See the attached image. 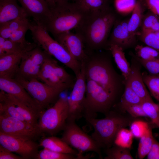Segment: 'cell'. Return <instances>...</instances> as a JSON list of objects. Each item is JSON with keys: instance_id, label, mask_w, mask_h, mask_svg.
Returning a JSON list of instances; mask_svg holds the SVG:
<instances>
[{"instance_id": "obj_40", "label": "cell", "mask_w": 159, "mask_h": 159, "mask_svg": "<svg viewBox=\"0 0 159 159\" xmlns=\"http://www.w3.org/2000/svg\"><path fill=\"white\" fill-rule=\"evenodd\" d=\"M150 126L147 122L143 120H134L130 125V130L134 137L140 138L145 134Z\"/></svg>"}, {"instance_id": "obj_7", "label": "cell", "mask_w": 159, "mask_h": 159, "mask_svg": "<svg viewBox=\"0 0 159 159\" xmlns=\"http://www.w3.org/2000/svg\"><path fill=\"white\" fill-rule=\"evenodd\" d=\"M69 113L68 97H59L52 106L43 111L38 120V127L44 135L54 136L63 130Z\"/></svg>"}, {"instance_id": "obj_48", "label": "cell", "mask_w": 159, "mask_h": 159, "mask_svg": "<svg viewBox=\"0 0 159 159\" xmlns=\"http://www.w3.org/2000/svg\"><path fill=\"white\" fill-rule=\"evenodd\" d=\"M81 0H54L55 4L56 3H71L79 4Z\"/></svg>"}, {"instance_id": "obj_10", "label": "cell", "mask_w": 159, "mask_h": 159, "mask_svg": "<svg viewBox=\"0 0 159 159\" xmlns=\"http://www.w3.org/2000/svg\"><path fill=\"white\" fill-rule=\"evenodd\" d=\"M72 90L69 97V113L67 121H76L83 117L84 105L87 88L85 62L81 64L80 71L76 76Z\"/></svg>"}, {"instance_id": "obj_27", "label": "cell", "mask_w": 159, "mask_h": 159, "mask_svg": "<svg viewBox=\"0 0 159 159\" xmlns=\"http://www.w3.org/2000/svg\"><path fill=\"white\" fill-rule=\"evenodd\" d=\"M0 115H6L25 121L8 94L1 90L0 92Z\"/></svg>"}, {"instance_id": "obj_46", "label": "cell", "mask_w": 159, "mask_h": 159, "mask_svg": "<svg viewBox=\"0 0 159 159\" xmlns=\"http://www.w3.org/2000/svg\"><path fill=\"white\" fill-rule=\"evenodd\" d=\"M0 145V159H23Z\"/></svg>"}, {"instance_id": "obj_4", "label": "cell", "mask_w": 159, "mask_h": 159, "mask_svg": "<svg viewBox=\"0 0 159 159\" xmlns=\"http://www.w3.org/2000/svg\"><path fill=\"white\" fill-rule=\"evenodd\" d=\"M86 78L94 81L116 99L120 82L110 61L99 55H89L85 62Z\"/></svg>"}, {"instance_id": "obj_34", "label": "cell", "mask_w": 159, "mask_h": 159, "mask_svg": "<svg viewBox=\"0 0 159 159\" xmlns=\"http://www.w3.org/2000/svg\"><path fill=\"white\" fill-rule=\"evenodd\" d=\"M139 34L143 42L159 52V31L141 30Z\"/></svg>"}, {"instance_id": "obj_29", "label": "cell", "mask_w": 159, "mask_h": 159, "mask_svg": "<svg viewBox=\"0 0 159 159\" xmlns=\"http://www.w3.org/2000/svg\"><path fill=\"white\" fill-rule=\"evenodd\" d=\"M79 4L88 13L102 11L111 8L110 0H81Z\"/></svg>"}, {"instance_id": "obj_30", "label": "cell", "mask_w": 159, "mask_h": 159, "mask_svg": "<svg viewBox=\"0 0 159 159\" xmlns=\"http://www.w3.org/2000/svg\"><path fill=\"white\" fill-rule=\"evenodd\" d=\"M126 81L125 90L120 101V107L124 111L128 106L141 104L143 101L132 90L128 83Z\"/></svg>"}, {"instance_id": "obj_19", "label": "cell", "mask_w": 159, "mask_h": 159, "mask_svg": "<svg viewBox=\"0 0 159 159\" xmlns=\"http://www.w3.org/2000/svg\"><path fill=\"white\" fill-rule=\"evenodd\" d=\"M128 21L127 20L117 22L116 20L111 34L110 44L117 45L123 49L133 43L135 37L128 30Z\"/></svg>"}, {"instance_id": "obj_28", "label": "cell", "mask_w": 159, "mask_h": 159, "mask_svg": "<svg viewBox=\"0 0 159 159\" xmlns=\"http://www.w3.org/2000/svg\"><path fill=\"white\" fill-rule=\"evenodd\" d=\"M30 23L27 18L14 20L0 24V36L9 39L12 33Z\"/></svg>"}, {"instance_id": "obj_8", "label": "cell", "mask_w": 159, "mask_h": 159, "mask_svg": "<svg viewBox=\"0 0 159 159\" xmlns=\"http://www.w3.org/2000/svg\"><path fill=\"white\" fill-rule=\"evenodd\" d=\"M61 139L78 153V156L80 159H87L92 157L84 153L93 152L96 153L100 159L102 158L101 148L96 141L82 130L75 121H67L63 130Z\"/></svg>"}, {"instance_id": "obj_31", "label": "cell", "mask_w": 159, "mask_h": 159, "mask_svg": "<svg viewBox=\"0 0 159 159\" xmlns=\"http://www.w3.org/2000/svg\"><path fill=\"white\" fill-rule=\"evenodd\" d=\"M154 138L152 127L150 126L145 134L140 138L138 149L139 159H143L147 156L151 148Z\"/></svg>"}, {"instance_id": "obj_2", "label": "cell", "mask_w": 159, "mask_h": 159, "mask_svg": "<svg viewBox=\"0 0 159 159\" xmlns=\"http://www.w3.org/2000/svg\"><path fill=\"white\" fill-rule=\"evenodd\" d=\"M44 27L54 37L78 28L89 13L78 3H56Z\"/></svg>"}, {"instance_id": "obj_12", "label": "cell", "mask_w": 159, "mask_h": 159, "mask_svg": "<svg viewBox=\"0 0 159 159\" xmlns=\"http://www.w3.org/2000/svg\"><path fill=\"white\" fill-rule=\"evenodd\" d=\"M49 55L37 45L26 52L22 57L16 76L26 80L38 79L41 66Z\"/></svg>"}, {"instance_id": "obj_9", "label": "cell", "mask_w": 159, "mask_h": 159, "mask_svg": "<svg viewBox=\"0 0 159 159\" xmlns=\"http://www.w3.org/2000/svg\"><path fill=\"white\" fill-rule=\"evenodd\" d=\"M38 103L43 111L58 99L60 94L66 90L49 86L34 78L26 80L18 76L14 78Z\"/></svg>"}, {"instance_id": "obj_37", "label": "cell", "mask_w": 159, "mask_h": 159, "mask_svg": "<svg viewBox=\"0 0 159 159\" xmlns=\"http://www.w3.org/2000/svg\"><path fill=\"white\" fill-rule=\"evenodd\" d=\"M137 57L145 61L159 60V52L148 46L138 45L135 48Z\"/></svg>"}, {"instance_id": "obj_47", "label": "cell", "mask_w": 159, "mask_h": 159, "mask_svg": "<svg viewBox=\"0 0 159 159\" xmlns=\"http://www.w3.org/2000/svg\"><path fill=\"white\" fill-rule=\"evenodd\" d=\"M148 159H159V143L154 138L151 148L147 155Z\"/></svg>"}, {"instance_id": "obj_1", "label": "cell", "mask_w": 159, "mask_h": 159, "mask_svg": "<svg viewBox=\"0 0 159 159\" xmlns=\"http://www.w3.org/2000/svg\"><path fill=\"white\" fill-rule=\"evenodd\" d=\"M116 21L115 14L110 8L89 13L82 23L75 30L88 49L96 50L105 45Z\"/></svg>"}, {"instance_id": "obj_17", "label": "cell", "mask_w": 159, "mask_h": 159, "mask_svg": "<svg viewBox=\"0 0 159 159\" xmlns=\"http://www.w3.org/2000/svg\"><path fill=\"white\" fill-rule=\"evenodd\" d=\"M55 61L48 55L41 66L38 79L49 86L67 90L71 87L62 82L57 76L54 68Z\"/></svg>"}, {"instance_id": "obj_14", "label": "cell", "mask_w": 159, "mask_h": 159, "mask_svg": "<svg viewBox=\"0 0 159 159\" xmlns=\"http://www.w3.org/2000/svg\"><path fill=\"white\" fill-rule=\"evenodd\" d=\"M76 60L82 63L86 61L89 54L86 52L84 42L81 36L76 32L69 31L54 37Z\"/></svg>"}, {"instance_id": "obj_15", "label": "cell", "mask_w": 159, "mask_h": 159, "mask_svg": "<svg viewBox=\"0 0 159 159\" xmlns=\"http://www.w3.org/2000/svg\"><path fill=\"white\" fill-rule=\"evenodd\" d=\"M0 89L18 99L40 114L43 111L36 101L14 78L0 77Z\"/></svg>"}, {"instance_id": "obj_24", "label": "cell", "mask_w": 159, "mask_h": 159, "mask_svg": "<svg viewBox=\"0 0 159 159\" xmlns=\"http://www.w3.org/2000/svg\"><path fill=\"white\" fill-rule=\"evenodd\" d=\"M8 94L24 120L32 125L38 127L40 113L13 96Z\"/></svg>"}, {"instance_id": "obj_45", "label": "cell", "mask_w": 159, "mask_h": 159, "mask_svg": "<svg viewBox=\"0 0 159 159\" xmlns=\"http://www.w3.org/2000/svg\"><path fill=\"white\" fill-rule=\"evenodd\" d=\"M145 8L159 16V0H140Z\"/></svg>"}, {"instance_id": "obj_11", "label": "cell", "mask_w": 159, "mask_h": 159, "mask_svg": "<svg viewBox=\"0 0 159 159\" xmlns=\"http://www.w3.org/2000/svg\"><path fill=\"white\" fill-rule=\"evenodd\" d=\"M0 132L14 137L34 141L44 136L38 127L4 115H0Z\"/></svg>"}, {"instance_id": "obj_20", "label": "cell", "mask_w": 159, "mask_h": 159, "mask_svg": "<svg viewBox=\"0 0 159 159\" xmlns=\"http://www.w3.org/2000/svg\"><path fill=\"white\" fill-rule=\"evenodd\" d=\"M24 54H9L0 56V77L14 78Z\"/></svg>"}, {"instance_id": "obj_33", "label": "cell", "mask_w": 159, "mask_h": 159, "mask_svg": "<svg viewBox=\"0 0 159 159\" xmlns=\"http://www.w3.org/2000/svg\"><path fill=\"white\" fill-rule=\"evenodd\" d=\"M141 105L147 117L159 129V105L151 100L143 101Z\"/></svg>"}, {"instance_id": "obj_21", "label": "cell", "mask_w": 159, "mask_h": 159, "mask_svg": "<svg viewBox=\"0 0 159 159\" xmlns=\"http://www.w3.org/2000/svg\"><path fill=\"white\" fill-rule=\"evenodd\" d=\"M130 74L126 80L143 101L152 100L143 81L139 67L132 65Z\"/></svg>"}, {"instance_id": "obj_49", "label": "cell", "mask_w": 159, "mask_h": 159, "mask_svg": "<svg viewBox=\"0 0 159 159\" xmlns=\"http://www.w3.org/2000/svg\"><path fill=\"white\" fill-rule=\"evenodd\" d=\"M50 8H52L55 5L54 0H46Z\"/></svg>"}, {"instance_id": "obj_13", "label": "cell", "mask_w": 159, "mask_h": 159, "mask_svg": "<svg viewBox=\"0 0 159 159\" xmlns=\"http://www.w3.org/2000/svg\"><path fill=\"white\" fill-rule=\"evenodd\" d=\"M0 145L18 154L23 159H34L40 146L34 140H25L0 132Z\"/></svg>"}, {"instance_id": "obj_32", "label": "cell", "mask_w": 159, "mask_h": 159, "mask_svg": "<svg viewBox=\"0 0 159 159\" xmlns=\"http://www.w3.org/2000/svg\"><path fill=\"white\" fill-rule=\"evenodd\" d=\"M130 148L114 144L111 147L104 149L106 156L105 159H133Z\"/></svg>"}, {"instance_id": "obj_42", "label": "cell", "mask_w": 159, "mask_h": 159, "mask_svg": "<svg viewBox=\"0 0 159 159\" xmlns=\"http://www.w3.org/2000/svg\"><path fill=\"white\" fill-rule=\"evenodd\" d=\"M137 60L148 71L149 74L159 76V60L145 61L137 57Z\"/></svg>"}, {"instance_id": "obj_38", "label": "cell", "mask_w": 159, "mask_h": 159, "mask_svg": "<svg viewBox=\"0 0 159 159\" xmlns=\"http://www.w3.org/2000/svg\"><path fill=\"white\" fill-rule=\"evenodd\" d=\"M133 137L130 130L125 128H122L117 134L114 144L124 148H130Z\"/></svg>"}, {"instance_id": "obj_26", "label": "cell", "mask_w": 159, "mask_h": 159, "mask_svg": "<svg viewBox=\"0 0 159 159\" xmlns=\"http://www.w3.org/2000/svg\"><path fill=\"white\" fill-rule=\"evenodd\" d=\"M145 9L141 1L137 0L132 15L128 21V28L131 34L134 37L139 34L138 31L141 27L143 17V12Z\"/></svg>"}, {"instance_id": "obj_22", "label": "cell", "mask_w": 159, "mask_h": 159, "mask_svg": "<svg viewBox=\"0 0 159 159\" xmlns=\"http://www.w3.org/2000/svg\"><path fill=\"white\" fill-rule=\"evenodd\" d=\"M39 145L43 148L58 153L73 155L79 158L77 151L69 146L61 138L54 136L44 137L41 140Z\"/></svg>"}, {"instance_id": "obj_3", "label": "cell", "mask_w": 159, "mask_h": 159, "mask_svg": "<svg viewBox=\"0 0 159 159\" xmlns=\"http://www.w3.org/2000/svg\"><path fill=\"white\" fill-rule=\"evenodd\" d=\"M133 120L111 110L102 119L92 118L87 120L94 129L91 136L101 148L113 145L117 134L121 129L130 126Z\"/></svg>"}, {"instance_id": "obj_35", "label": "cell", "mask_w": 159, "mask_h": 159, "mask_svg": "<svg viewBox=\"0 0 159 159\" xmlns=\"http://www.w3.org/2000/svg\"><path fill=\"white\" fill-rule=\"evenodd\" d=\"M143 81L152 95L159 101V76L144 72L142 74Z\"/></svg>"}, {"instance_id": "obj_44", "label": "cell", "mask_w": 159, "mask_h": 159, "mask_svg": "<svg viewBox=\"0 0 159 159\" xmlns=\"http://www.w3.org/2000/svg\"><path fill=\"white\" fill-rule=\"evenodd\" d=\"M124 111H126L132 117H147L141 104H135L126 107Z\"/></svg>"}, {"instance_id": "obj_6", "label": "cell", "mask_w": 159, "mask_h": 159, "mask_svg": "<svg viewBox=\"0 0 159 159\" xmlns=\"http://www.w3.org/2000/svg\"><path fill=\"white\" fill-rule=\"evenodd\" d=\"M86 81L83 117L87 121L96 118L98 113L107 114L111 110L116 99L94 81L87 78Z\"/></svg>"}, {"instance_id": "obj_23", "label": "cell", "mask_w": 159, "mask_h": 159, "mask_svg": "<svg viewBox=\"0 0 159 159\" xmlns=\"http://www.w3.org/2000/svg\"><path fill=\"white\" fill-rule=\"evenodd\" d=\"M37 46L34 42L25 44L0 36V57L9 54H24Z\"/></svg>"}, {"instance_id": "obj_39", "label": "cell", "mask_w": 159, "mask_h": 159, "mask_svg": "<svg viewBox=\"0 0 159 159\" xmlns=\"http://www.w3.org/2000/svg\"><path fill=\"white\" fill-rule=\"evenodd\" d=\"M141 30L159 31V16L150 11L143 16Z\"/></svg>"}, {"instance_id": "obj_25", "label": "cell", "mask_w": 159, "mask_h": 159, "mask_svg": "<svg viewBox=\"0 0 159 159\" xmlns=\"http://www.w3.org/2000/svg\"><path fill=\"white\" fill-rule=\"evenodd\" d=\"M109 48L117 67L126 80L130 73L131 67L126 59L123 49L114 44H110Z\"/></svg>"}, {"instance_id": "obj_41", "label": "cell", "mask_w": 159, "mask_h": 159, "mask_svg": "<svg viewBox=\"0 0 159 159\" xmlns=\"http://www.w3.org/2000/svg\"><path fill=\"white\" fill-rule=\"evenodd\" d=\"M137 2V0H115L114 6L118 12L127 14L132 12Z\"/></svg>"}, {"instance_id": "obj_5", "label": "cell", "mask_w": 159, "mask_h": 159, "mask_svg": "<svg viewBox=\"0 0 159 159\" xmlns=\"http://www.w3.org/2000/svg\"><path fill=\"white\" fill-rule=\"evenodd\" d=\"M29 29L34 42L37 46L71 69L76 76L78 74L82 63L74 59L61 44L52 38L45 28L34 22L31 23Z\"/></svg>"}, {"instance_id": "obj_16", "label": "cell", "mask_w": 159, "mask_h": 159, "mask_svg": "<svg viewBox=\"0 0 159 159\" xmlns=\"http://www.w3.org/2000/svg\"><path fill=\"white\" fill-rule=\"evenodd\" d=\"M21 4L28 16L34 22L44 27L49 19L50 9L46 0H16Z\"/></svg>"}, {"instance_id": "obj_43", "label": "cell", "mask_w": 159, "mask_h": 159, "mask_svg": "<svg viewBox=\"0 0 159 159\" xmlns=\"http://www.w3.org/2000/svg\"><path fill=\"white\" fill-rule=\"evenodd\" d=\"M30 23L29 25L24 26L14 32L9 39L13 41L25 44H29L30 42H28L26 39L25 35L27 31L29 29Z\"/></svg>"}, {"instance_id": "obj_18", "label": "cell", "mask_w": 159, "mask_h": 159, "mask_svg": "<svg viewBox=\"0 0 159 159\" xmlns=\"http://www.w3.org/2000/svg\"><path fill=\"white\" fill-rule=\"evenodd\" d=\"M28 17L16 0H0V24L15 19L27 18Z\"/></svg>"}, {"instance_id": "obj_36", "label": "cell", "mask_w": 159, "mask_h": 159, "mask_svg": "<svg viewBox=\"0 0 159 159\" xmlns=\"http://www.w3.org/2000/svg\"><path fill=\"white\" fill-rule=\"evenodd\" d=\"M34 159H79L76 156L56 152L43 148L35 156Z\"/></svg>"}]
</instances>
